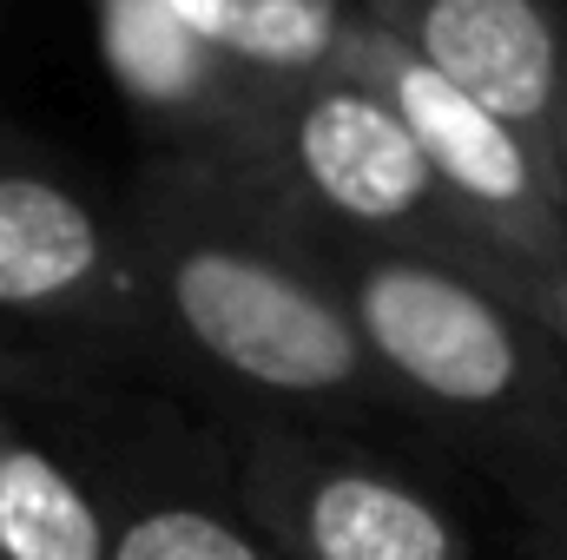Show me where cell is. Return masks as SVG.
<instances>
[{"label":"cell","mask_w":567,"mask_h":560,"mask_svg":"<svg viewBox=\"0 0 567 560\" xmlns=\"http://www.w3.org/2000/svg\"><path fill=\"white\" fill-rule=\"evenodd\" d=\"M145 363L192 376L231 422L350 428L403 416L310 245L238 178L140 158L120 191Z\"/></svg>","instance_id":"cell-1"},{"label":"cell","mask_w":567,"mask_h":560,"mask_svg":"<svg viewBox=\"0 0 567 560\" xmlns=\"http://www.w3.org/2000/svg\"><path fill=\"white\" fill-rule=\"evenodd\" d=\"M310 258L403 416L468 448L515 508L567 495V363L508 283L423 251L310 245Z\"/></svg>","instance_id":"cell-2"},{"label":"cell","mask_w":567,"mask_h":560,"mask_svg":"<svg viewBox=\"0 0 567 560\" xmlns=\"http://www.w3.org/2000/svg\"><path fill=\"white\" fill-rule=\"evenodd\" d=\"M145 158H218L284 93L343 73L363 0H86Z\"/></svg>","instance_id":"cell-3"},{"label":"cell","mask_w":567,"mask_h":560,"mask_svg":"<svg viewBox=\"0 0 567 560\" xmlns=\"http://www.w3.org/2000/svg\"><path fill=\"white\" fill-rule=\"evenodd\" d=\"M205 165L271 205L303 245L423 251L488 271L442 185L429 178L410 126L357 66L284 93Z\"/></svg>","instance_id":"cell-4"},{"label":"cell","mask_w":567,"mask_h":560,"mask_svg":"<svg viewBox=\"0 0 567 560\" xmlns=\"http://www.w3.org/2000/svg\"><path fill=\"white\" fill-rule=\"evenodd\" d=\"M0 363L27 396L145 363L120 198H100L13 133H0Z\"/></svg>","instance_id":"cell-5"},{"label":"cell","mask_w":567,"mask_h":560,"mask_svg":"<svg viewBox=\"0 0 567 560\" xmlns=\"http://www.w3.org/2000/svg\"><path fill=\"white\" fill-rule=\"evenodd\" d=\"M225 475L284 560H482L449 495L350 428L231 422Z\"/></svg>","instance_id":"cell-6"},{"label":"cell","mask_w":567,"mask_h":560,"mask_svg":"<svg viewBox=\"0 0 567 560\" xmlns=\"http://www.w3.org/2000/svg\"><path fill=\"white\" fill-rule=\"evenodd\" d=\"M410 126V139L423 152L429 178L442 185L449 211L462 218V231L475 238L488 278L508 283L515 297L528 283L567 271V238L561 211H555V178H548V145L528 139L522 126L495 120L488 106L462 100L455 86H442L429 66H416L396 40H383L377 27L363 33L357 60H350Z\"/></svg>","instance_id":"cell-7"},{"label":"cell","mask_w":567,"mask_h":560,"mask_svg":"<svg viewBox=\"0 0 567 560\" xmlns=\"http://www.w3.org/2000/svg\"><path fill=\"white\" fill-rule=\"evenodd\" d=\"M363 20L442 86L548 145L567 100V0H363Z\"/></svg>","instance_id":"cell-8"},{"label":"cell","mask_w":567,"mask_h":560,"mask_svg":"<svg viewBox=\"0 0 567 560\" xmlns=\"http://www.w3.org/2000/svg\"><path fill=\"white\" fill-rule=\"evenodd\" d=\"M106 495V560H284L238 508L225 448L212 462L145 448L93 462Z\"/></svg>","instance_id":"cell-9"},{"label":"cell","mask_w":567,"mask_h":560,"mask_svg":"<svg viewBox=\"0 0 567 560\" xmlns=\"http://www.w3.org/2000/svg\"><path fill=\"white\" fill-rule=\"evenodd\" d=\"M0 560H106V495L86 455L0 390Z\"/></svg>","instance_id":"cell-10"},{"label":"cell","mask_w":567,"mask_h":560,"mask_svg":"<svg viewBox=\"0 0 567 560\" xmlns=\"http://www.w3.org/2000/svg\"><path fill=\"white\" fill-rule=\"evenodd\" d=\"M515 548H522V560H567V495H555V501H528V508H522Z\"/></svg>","instance_id":"cell-11"},{"label":"cell","mask_w":567,"mask_h":560,"mask_svg":"<svg viewBox=\"0 0 567 560\" xmlns=\"http://www.w3.org/2000/svg\"><path fill=\"white\" fill-rule=\"evenodd\" d=\"M522 303L535 310V323L555 336V350H561V363H567V271H555V278H542V283H528V290H522Z\"/></svg>","instance_id":"cell-12"},{"label":"cell","mask_w":567,"mask_h":560,"mask_svg":"<svg viewBox=\"0 0 567 560\" xmlns=\"http://www.w3.org/2000/svg\"><path fill=\"white\" fill-rule=\"evenodd\" d=\"M548 178H555V211H561V238H567V100L555 133H548Z\"/></svg>","instance_id":"cell-13"},{"label":"cell","mask_w":567,"mask_h":560,"mask_svg":"<svg viewBox=\"0 0 567 560\" xmlns=\"http://www.w3.org/2000/svg\"><path fill=\"white\" fill-rule=\"evenodd\" d=\"M0 390H20V376H13L7 363H0ZM20 396H27V390H20Z\"/></svg>","instance_id":"cell-14"}]
</instances>
